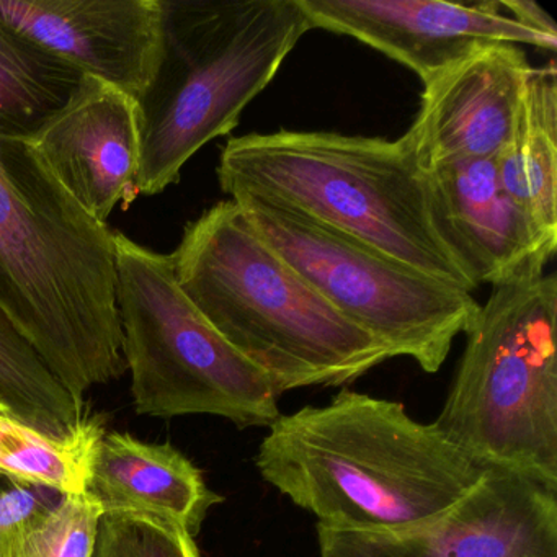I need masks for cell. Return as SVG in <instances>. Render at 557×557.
I'll list each match as a JSON object with an SVG mask.
<instances>
[{
    "instance_id": "6da1fadb",
    "label": "cell",
    "mask_w": 557,
    "mask_h": 557,
    "mask_svg": "<svg viewBox=\"0 0 557 557\" xmlns=\"http://www.w3.org/2000/svg\"><path fill=\"white\" fill-rule=\"evenodd\" d=\"M263 481L318 524L403 531L451 510L488 468L404 404L342 389L280 413L257 449Z\"/></svg>"
},
{
    "instance_id": "7a4b0ae2",
    "label": "cell",
    "mask_w": 557,
    "mask_h": 557,
    "mask_svg": "<svg viewBox=\"0 0 557 557\" xmlns=\"http://www.w3.org/2000/svg\"><path fill=\"white\" fill-rule=\"evenodd\" d=\"M113 237L27 139L0 135V309L83 409L90 387L128 370Z\"/></svg>"
},
{
    "instance_id": "3957f363",
    "label": "cell",
    "mask_w": 557,
    "mask_h": 557,
    "mask_svg": "<svg viewBox=\"0 0 557 557\" xmlns=\"http://www.w3.org/2000/svg\"><path fill=\"white\" fill-rule=\"evenodd\" d=\"M171 256L184 295L278 396L344 386L393 358L292 269L234 200L191 221Z\"/></svg>"
},
{
    "instance_id": "277c9868",
    "label": "cell",
    "mask_w": 557,
    "mask_h": 557,
    "mask_svg": "<svg viewBox=\"0 0 557 557\" xmlns=\"http://www.w3.org/2000/svg\"><path fill=\"white\" fill-rule=\"evenodd\" d=\"M218 181L231 200L272 201L446 285L478 288L443 236L426 172L406 136H237L221 151Z\"/></svg>"
},
{
    "instance_id": "5b68a950",
    "label": "cell",
    "mask_w": 557,
    "mask_h": 557,
    "mask_svg": "<svg viewBox=\"0 0 557 557\" xmlns=\"http://www.w3.org/2000/svg\"><path fill=\"white\" fill-rule=\"evenodd\" d=\"M161 47L136 97L141 169L152 197L181 181L203 146L230 135L312 30L298 0H159Z\"/></svg>"
},
{
    "instance_id": "8992f818",
    "label": "cell",
    "mask_w": 557,
    "mask_h": 557,
    "mask_svg": "<svg viewBox=\"0 0 557 557\" xmlns=\"http://www.w3.org/2000/svg\"><path fill=\"white\" fill-rule=\"evenodd\" d=\"M557 278L495 286L435 425L484 468L557 491Z\"/></svg>"
},
{
    "instance_id": "52a82bcc",
    "label": "cell",
    "mask_w": 557,
    "mask_h": 557,
    "mask_svg": "<svg viewBox=\"0 0 557 557\" xmlns=\"http://www.w3.org/2000/svg\"><path fill=\"white\" fill-rule=\"evenodd\" d=\"M123 357L141 416H216L240 429L280 416L270 381L240 357L177 285L172 256L115 231Z\"/></svg>"
},
{
    "instance_id": "ba28073f",
    "label": "cell",
    "mask_w": 557,
    "mask_h": 557,
    "mask_svg": "<svg viewBox=\"0 0 557 557\" xmlns=\"http://www.w3.org/2000/svg\"><path fill=\"white\" fill-rule=\"evenodd\" d=\"M234 201L292 269L393 358H412L426 373H436L453 341L478 318L481 305L465 289L289 208L253 197Z\"/></svg>"
},
{
    "instance_id": "9c48e42d",
    "label": "cell",
    "mask_w": 557,
    "mask_h": 557,
    "mask_svg": "<svg viewBox=\"0 0 557 557\" xmlns=\"http://www.w3.org/2000/svg\"><path fill=\"white\" fill-rule=\"evenodd\" d=\"M321 557H557V491L488 468L451 510L403 531L318 524Z\"/></svg>"
},
{
    "instance_id": "30bf717a",
    "label": "cell",
    "mask_w": 557,
    "mask_h": 557,
    "mask_svg": "<svg viewBox=\"0 0 557 557\" xmlns=\"http://www.w3.org/2000/svg\"><path fill=\"white\" fill-rule=\"evenodd\" d=\"M312 28L348 35L393 58L423 86L491 44L530 45L554 53L557 38L534 34L502 14L494 0H298Z\"/></svg>"
},
{
    "instance_id": "8fae6325",
    "label": "cell",
    "mask_w": 557,
    "mask_h": 557,
    "mask_svg": "<svg viewBox=\"0 0 557 557\" xmlns=\"http://www.w3.org/2000/svg\"><path fill=\"white\" fill-rule=\"evenodd\" d=\"M28 146L58 184L102 226L119 205L139 197L138 110L123 90L83 76L67 102L30 138Z\"/></svg>"
},
{
    "instance_id": "7c38bea8",
    "label": "cell",
    "mask_w": 557,
    "mask_h": 557,
    "mask_svg": "<svg viewBox=\"0 0 557 557\" xmlns=\"http://www.w3.org/2000/svg\"><path fill=\"white\" fill-rule=\"evenodd\" d=\"M531 67L518 45L491 44L426 84L404 135L423 172L498 158L513 136Z\"/></svg>"
},
{
    "instance_id": "4fadbf2b",
    "label": "cell",
    "mask_w": 557,
    "mask_h": 557,
    "mask_svg": "<svg viewBox=\"0 0 557 557\" xmlns=\"http://www.w3.org/2000/svg\"><path fill=\"white\" fill-rule=\"evenodd\" d=\"M0 22L133 99L148 87L161 47L159 0H0Z\"/></svg>"
},
{
    "instance_id": "5bb4252c",
    "label": "cell",
    "mask_w": 557,
    "mask_h": 557,
    "mask_svg": "<svg viewBox=\"0 0 557 557\" xmlns=\"http://www.w3.org/2000/svg\"><path fill=\"white\" fill-rule=\"evenodd\" d=\"M426 178L443 236L475 285L544 275L557 246L507 194L495 159L440 165Z\"/></svg>"
},
{
    "instance_id": "9a60e30c",
    "label": "cell",
    "mask_w": 557,
    "mask_h": 557,
    "mask_svg": "<svg viewBox=\"0 0 557 557\" xmlns=\"http://www.w3.org/2000/svg\"><path fill=\"white\" fill-rule=\"evenodd\" d=\"M86 495L102 515H139L200 531L223 497L171 443L151 445L126 433L103 435L94 449Z\"/></svg>"
},
{
    "instance_id": "2e32d148",
    "label": "cell",
    "mask_w": 557,
    "mask_h": 557,
    "mask_svg": "<svg viewBox=\"0 0 557 557\" xmlns=\"http://www.w3.org/2000/svg\"><path fill=\"white\" fill-rule=\"evenodd\" d=\"M507 194L531 218L547 243L557 246L556 66L531 67L513 136L495 158Z\"/></svg>"
},
{
    "instance_id": "e0dca14e",
    "label": "cell",
    "mask_w": 557,
    "mask_h": 557,
    "mask_svg": "<svg viewBox=\"0 0 557 557\" xmlns=\"http://www.w3.org/2000/svg\"><path fill=\"white\" fill-rule=\"evenodd\" d=\"M81 77L0 22V135L30 138L67 102Z\"/></svg>"
},
{
    "instance_id": "ac0fdd59",
    "label": "cell",
    "mask_w": 557,
    "mask_h": 557,
    "mask_svg": "<svg viewBox=\"0 0 557 557\" xmlns=\"http://www.w3.org/2000/svg\"><path fill=\"white\" fill-rule=\"evenodd\" d=\"M102 436L96 420H86L73 435H48L0 406V475L61 495L86 494L94 449Z\"/></svg>"
},
{
    "instance_id": "d6986e66",
    "label": "cell",
    "mask_w": 557,
    "mask_h": 557,
    "mask_svg": "<svg viewBox=\"0 0 557 557\" xmlns=\"http://www.w3.org/2000/svg\"><path fill=\"white\" fill-rule=\"evenodd\" d=\"M0 406L53 436L84 425V409L48 370L27 338L0 309Z\"/></svg>"
},
{
    "instance_id": "ffe728a7",
    "label": "cell",
    "mask_w": 557,
    "mask_h": 557,
    "mask_svg": "<svg viewBox=\"0 0 557 557\" xmlns=\"http://www.w3.org/2000/svg\"><path fill=\"white\" fill-rule=\"evenodd\" d=\"M102 510L86 494L63 495L35 523L11 557H92Z\"/></svg>"
},
{
    "instance_id": "44dd1931",
    "label": "cell",
    "mask_w": 557,
    "mask_h": 557,
    "mask_svg": "<svg viewBox=\"0 0 557 557\" xmlns=\"http://www.w3.org/2000/svg\"><path fill=\"white\" fill-rule=\"evenodd\" d=\"M92 557H201L177 524L139 515H102Z\"/></svg>"
},
{
    "instance_id": "7402d4cb",
    "label": "cell",
    "mask_w": 557,
    "mask_h": 557,
    "mask_svg": "<svg viewBox=\"0 0 557 557\" xmlns=\"http://www.w3.org/2000/svg\"><path fill=\"white\" fill-rule=\"evenodd\" d=\"M63 495L0 475V557H11L21 537L47 517Z\"/></svg>"
},
{
    "instance_id": "603a6c76",
    "label": "cell",
    "mask_w": 557,
    "mask_h": 557,
    "mask_svg": "<svg viewBox=\"0 0 557 557\" xmlns=\"http://www.w3.org/2000/svg\"><path fill=\"white\" fill-rule=\"evenodd\" d=\"M502 9H507L513 15V21L521 27L544 35V37L557 38V27L546 11L540 8L533 0H504L498 2Z\"/></svg>"
}]
</instances>
